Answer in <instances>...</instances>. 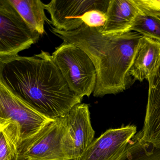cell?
Returning <instances> with one entry per match:
<instances>
[{"mask_svg": "<svg viewBox=\"0 0 160 160\" xmlns=\"http://www.w3.org/2000/svg\"><path fill=\"white\" fill-rule=\"evenodd\" d=\"M109 1L101 0H52L45 4L51 18V24L56 29L72 31L84 24L82 18L92 10L106 13Z\"/></svg>", "mask_w": 160, "mask_h": 160, "instance_id": "cell-8", "label": "cell"}, {"mask_svg": "<svg viewBox=\"0 0 160 160\" xmlns=\"http://www.w3.org/2000/svg\"><path fill=\"white\" fill-rule=\"evenodd\" d=\"M160 60V43L142 36L130 71L135 81L142 82L154 72Z\"/></svg>", "mask_w": 160, "mask_h": 160, "instance_id": "cell-12", "label": "cell"}, {"mask_svg": "<svg viewBox=\"0 0 160 160\" xmlns=\"http://www.w3.org/2000/svg\"><path fill=\"white\" fill-rule=\"evenodd\" d=\"M141 11L132 0H110L107 10V19L100 28L103 34H117L131 32Z\"/></svg>", "mask_w": 160, "mask_h": 160, "instance_id": "cell-11", "label": "cell"}, {"mask_svg": "<svg viewBox=\"0 0 160 160\" xmlns=\"http://www.w3.org/2000/svg\"><path fill=\"white\" fill-rule=\"evenodd\" d=\"M51 31L64 42L78 47L92 61L97 78L93 96L116 94L129 89L135 82L130 74L141 34L131 31L117 34H103L100 28L84 24L72 31Z\"/></svg>", "mask_w": 160, "mask_h": 160, "instance_id": "cell-2", "label": "cell"}, {"mask_svg": "<svg viewBox=\"0 0 160 160\" xmlns=\"http://www.w3.org/2000/svg\"><path fill=\"white\" fill-rule=\"evenodd\" d=\"M148 102L141 138L160 148V60L154 72L148 78Z\"/></svg>", "mask_w": 160, "mask_h": 160, "instance_id": "cell-10", "label": "cell"}, {"mask_svg": "<svg viewBox=\"0 0 160 160\" xmlns=\"http://www.w3.org/2000/svg\"><path fill=\"white\" fill-rule=\"evenodd\" d=\"M0 84L50 118L64 117L82 98L69 88L48 52L0 58Z\"/></svg>", "mask_w": 160, "mask_h": 160, "instance_id": "cell-1", "label": "cell"}, {"mask_svg": "<svg viewBox=\"0 0 160 160\" xmlns=\"http://www.w3.org/2000/svg\"><path fill=\"white\" fill-rule=\"evenodd\" d=\"M52 57L69 88L75 95L83 99L93 93L97 78L96 69L85 51L63 42L56 48Z\"/></svg>", "mask_w": 160, "mask_h": 160, "instance_id": "cell-3", "label": "cell"}, {"mask_svg": "<svg viewBox=\"0 0 160 160\" xmlns=\"http://www.w3.org/2000/svg\"><path fill=\"white\" fill-rule=\"evenodd\" d=\"M131 31L160 43V20L156 17L145 14L141 12Z\"/></svg>", "mask_w": 160, "mask_h": 160, "instance_id": "cell-16", "label": "cell"}, {"mask_svg": "<svg viewBox=\"0 0 160 160\" xmlns=\"http://www.w3.org/2000/svg\"><path fill=\"white\" fill-rule=\"evenodd\" d=\"M106 13L98 10H92L86 13L82 18L84 24L92 28L103 27L105 24Z\"/></svg>", "mask_w": 160, "mask_h": 160, "instance_id": "cell-17", "label": "cell"}, {"mask_svg": "<svg viewBox=\"0 0 160 160\" xmlns=\"http://www.w3.org/2000/svg\"><path fill=\"white\" fill-rule=\"evenodd\" d=\"M0 118L18 122L22 128L23 141L32 137L55 120L13 95L2 84H0Z\"/></svg>", "mask_w": 160, "mask_h": 160, "instance_id": "cell-7", "label": "cell"}, {"mask_svg": "<svg viewBox=\"0 0 160 160\" xmlns=\"http://www.w3.org/2000/svg\"><path fill=\"white\" fill-rule=\"evenodd\" d=\"M18 13L40 35L45 32L44 24L48 22L45 13V4L40 0H9Z\"/></svg>", "mask_w": 160, "mask_h": 160, "instance_id": "cell-14", "label": "cell"}, {"mask_svg": "<svg viewBox=\"0 0 160 160\" xmlns=\"http://www.w3.org/2000/svg\"><path fill=\"white\" fill-rule=\"evenodd\" d=\"M137 133L133 125L108 129L93 140L79 160H117Z\"/></svg>", "mask_w": 160, "mask_h": 160, "instance_id": "cell-9", "label": "cell"}, {"mask_svg": "<svg viewBox=\"0 0 160 160\" xmlns=\"http://www.w3.org/2000/svg\"><path fill=\"white\" fill-rule=\"evenodd\" d=\"M63 117L22 141L18 160H67L63 151Z\"/></svg>", "mask_w": 160, "mask_h": 160, "instance_id": "cell-6", "label": "cell"}, {"mask_svg": "<svg viewBox=\"0 0 160 160\" xmlns=\"http://www.w3.org/2000/svg\"><path fill=\"white\" fill-rule=\"evenodd\" d=\"M149 15H151L153 16L156 17V18H158V19H160V12H157V13H153L150 14H147Z\"/></svg>", "mask_w": 160, "mask_h": 160, "instance_id": "cell-19", "label": "cell"}, {"mask_svg": "<svg viewBox=\"0 0 160 160\" xmlns=\"http://www.w3.org/2000/svg\"><path fill=\"white\" fill-rule=\"evenodd\" d=\"M40 36L9 0H0V58L17 56L37 42Z\"/></svg>", "mask_w": 160, "mask_h": 160, "instance_id": "cell-4", "label": "cell"}, {"mask_svg": "<svg viewBox=\"0 0 160 160\" xmlns=\"http://www.w3.org/2000/svg\"><path fill=\"white\" fill-rule=\"evenodd\" d=\"M88 105L78 103L63 117V151L67 160H79L94 140Z\"/></svg>", "mask_w": 160, "mask_h": 160, "instance_id": "cell-5", "label": "cell"}, {"mask_svg": "<svg viewBox=\"0 0 160 160\" xmlns=\"http://www.w3.org/2000/svg\"><path fill=\"white\" fill-rule=\"evenodd\" d=\"M132 2L145 14L160 13V0H132Z\"/></svg>", "mask_w": 160, "mask_h": 160, "instance_id": "cell-18", "label": "cell"}, {"mask_svg": "<svg viewBox=\"0 0 160 160\" xmlns=\"http://www.w3.org/2000/svg\"><path fill=\"white\" fill-rule=\"evenodd\" d=\"M0 160H18L23 141L22 128L18 122L0 118Z\"/></svg>", "mask_w": 160, "mask_h": 160, "instance_id": "cell-13", "label": "cell"}, {"mask_svg": "<svg viewBox=\"0 0 160 160\" xmlns=\"http://www.w3.org/2000/svg\"><path fill=\"white\" fill-rule=\"evenodd\" d=\"M117 160H160V148L142 140L139 131L130 140L126 150Z\"/></svg>", "mask_w": 160, "mask_h": 160, "instance_id": "cell-15", "label": "cell"}]
</instances>
